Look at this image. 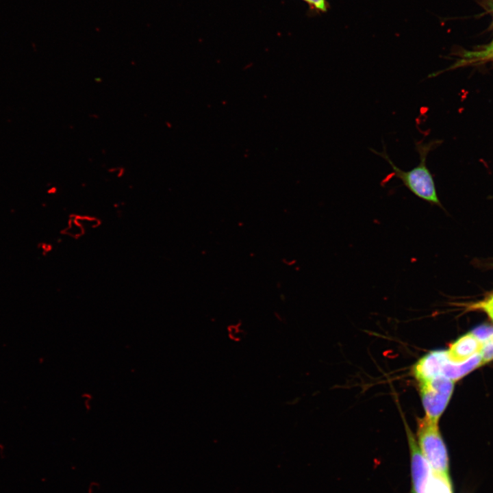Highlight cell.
<instances>
[{"mask_svg": "<svg viewBox=\"0 0 493 493\" xmlns=\"http://www.w3.org/2000/svg\"><path fill=\"white\" fill-rule=\"evenodd\" d=\"M434 144L435 142L433 141L416 142V151L419 155L420 162L417 166L407 171L398 167L390 159L385 149L381 152L372 149L370 151L384 159L392 167V172L388 176V179L394 177L400 179L403 186L415 196L431 205L441 207L433 175L426 164L427 155L433 149Z\"/></svg>", "mask_w": 493, "mask_h": 493, "instance_id": "1", "label": "cell"}, {"mask_svg": "<svg viewBox=\"0 0 493 493\" xmlns=\"http://www.w3.org/2000/svg\"><path fill=\"white\" fill-rule=\"evenodd\" d=\"M438 424L426 417L418 418V444L433 471L448 473V454Z\"/></svg>", "mask_w": 493, "mask_h": 493, "instance_id": "2", "label": "cell"}, {"mask_svg": "<svg viewBox=\"0 0 493 493\" xmlns=\"http://www.w3.org/2000/svg\"><path fill=\"white\" fill-rule=\"evenodd\" d=\"M419 385L425 417L432 422L438 423L439 418L452 395L454 381L443 376H439L419 382Z\"/></svg>", "mask_w": 493, "mask_h": 493, "instance_id": "3", "label": "cell"}, {"mask_svg": "<svg viewBox=\"0 0 493 493\" xmlns=\"http://www.w3.org/2000/svg\"><path fill=\"white\" fill-rule=\"evenodd\" d=\"M405 429L411 455L412 493H427L431 468L408 425H405Z\"/></svg>", "mask_w": 493, "mask_h": 493, "instance_id": "4", "label": "cell"}, {"mask_svg": "<svg viewBox=\"0 0 493 493\" xmlns=\"http://www.w3.org/2000/svg\"><path fill=\"white\" fill-rule=\"evenodd\" d=\"M447 360L446 351H430L416 363L413 374L418 382L441 376L443 366Z\"/></svg>", "mask_w": 493, "mask_h": 493, "instance_id": "5", "label": "cell"}, {"mask_svg": "<svg viewBox=\"0 0 493 493\" xmlns=\"http://www.w3.org/2000/svg\"><path fill=\"white\" fill-rule=\"evenodd\" d=\"M483 344L470 332L454 342L446 351L448 359L460 364L479 353Z\"/></svg>", "mask_w": 493, "mask_h": 493, "instance_id": "6", "label": "cell"}, {"mask_svg": "<svg viewBox=\"0 0 493 493\" xmlns=\"http://www.w3.org/2000/svg\"><path fill=\"white\" fill-rule=\"evenodd\" d=\"M481 365L483 363L479 353L460 364H455L448 359L443 366L441 376L455 381Z\"/></svg>", "mask_w": 493, "mask_h": 493, "instance_id": "7", "label": "cell"}, {"mask_svg": "<svg viewBox=\"0 0 493 493\" xmlns=\"http://www.w3.org/2000/svg\"><path fill=\"white\" fill-rule=\"evenodd\" d=\"M490 60H493V47L486 45L476 50L465 51L448 69L474 65Z\"/></svg>", "mask_w": 493, "mask_h": 493, "instance_id": "8", "label": "cell"}, {"mask_svg": "<svg viewBox=\"0 0 493 493\" xmlns=\"http://www.w3.org/2000/svg\"><path fill=\"white\" fill-rule=\"evenodd\" d=\"M427 493H453L448 473L432 470Z\"/></svg>", "mask_w": 493, "mask_h": 493, "instance_id": "9", "label": "cell"}, {"mask_svg": "<svg viewBox=\"0 0 493 493\" xmlns=\"http://www.w3.org/2000/svg\"><path fill=\"white\" fill-rule=\"evenodd\" d=\"M471 333L483 344L493 336V327L486 325H481L472 330Z\"/></svg>", "mask_w": 493, "mask_h": 493, "instance_id": "10", "label": "cell"}, {"mask_svg": "<svg viewBox=\"0 0 493 493\" xmlns=\"http://www.w3.org/2000/svg\"><path fill=\"white\" fill-rule=\"evenodd\" d=\"M479 354L483 365L493 359V336L483 344Z\"/></svg>", "mask_w": 493, "mask_h": 493, "instance_id": "11", "label": "cell"}, {"mask_svg": "<svg viewBox=\"0 0 493 493\" xmlns=\"http://www.w3.org/2000/svg\"><path fill=\"white\" fill-rule=\"evenodd\" d=\"M472 307L483 312L493 310V294L485 300L474 304Z\"/></svg>", "mask_w": 493, "mask_h": 493, "instance_id": "12", "label": "cell"}, {"mask_svg": "<svg viewBox=\"0 0 493 493\" xmlns=\"http://www.w3.org/2000/svg\"><path fill=\"white\" fill-rule=\"evenodd\" d=\"M306 2L312 8L320 11L325 12L327 9V4L325 0H303Z\"/></svg>", "mask_w": 493, "mask_h": 493, "instance_id": "13", "label": "cell"}, {"mask_svg": "<svg viewBox=\"0 0 493 493\" xmlns=\"http://www.w3.org/2000/svg\"><path fill=\"white\" fill-rule=\"evenodd\" d=\"M485 312H486L489 317L493 320V310H488Z\"/></svg>", "mask_w": 493, "mask_h": 493, "instance_id": "14", "label": "cell"}, {"mask_svg": "<svg viewBox=\"0 0 493 493\" xmlns=\"http://www.w3.org/2000/svg\"><path fill=\"white\" fill-rule=\"evenodd\" d=\"M488 45H489L491 47H493V40L490 43H489Z\"/></svg>", "mask_w": 493, "mask_h": 493, "instance_id": "15", "label": "cell"}]
</instances>
